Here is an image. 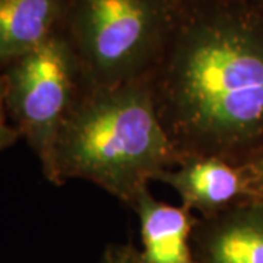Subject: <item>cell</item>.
Listing matches in <instances>:
<instances>
[{
	"label": "cell",
	"instance_id": "obj_1",
	"mask_svg": "<svg viewBox=\"0 0 263 263\" xmlns=\"http://www.w3.org/2000/svg\"><path fill=\"white\" fill-rule=\"evenodd\" d=\"M148 82L181 162L245 160L263 145V0L177 6Z\"/></svg>",
	"mask_w": 263,
	"mask_h": 263
},
{
	"label": "cell",
	"instance_id": "obj_6",
	"mask_svg": "<svg viewBox=\"0 0 263 263\" xmlns=\"http://www.w3.org/2000/svg\"><path fill=\"white\" fill-rule=\"evenodd\" d=\"M161 181L173 189L189 211L203 218L216 215L246 199V183L237 164L215 157L184 160L161 174Z\"/></svg>",
	"mask_w": 263,
	"mask_h": 263
},
{
	"label": "cell",
	"instance_id": "obj_3",
	"mask_svg": "<svg viewBox=\"0 0 263 263\" xmlns=\"http://www.w3.org/2000/svg\"><path fill=\"white\" fill-rule=\"evenodd\" d=\"M176 6L168 0H67L62 32L85 88L146 79L160 60Z\"/></svg>",
	"mask_w": 263,
	"mask_h": 263
},
{
	"label": "cell",
	"instance_id": "obj_11",
	"mask_svg": "<svg viewBox=\"0 0 263 263\" xmlns=\"http://www.w3.org/2000/svg\"><path fill=\"white\" fill-rule=\"evenodd\" d=\"M19 138L21 136L18 130L13 127L12 123H9V117L5 107V98H3L2 78H0V154L10 148L12 145H15Z\"/></svg>",
	"mask_w": 263,
	"mask_h": 263
},
{
	"label": "cell",
	"instance_id": "obj_10",
	"mask_svg": "<svg viewBox=\"0 0 263 263\" xmlns=\"http://www.w3.org/2000/svg\"><path fill=\"white\" fill-rule=\"evenodd\" d=\"M97 263H143L139 249L132 243H114L104 249Z\"/></svg>",
	"mask_w": 263,
	"mask_h": 263
},
{
	"label": "cell",
	"instance_id": "obj_8",
	"mask_svg": "<svg viewBox=\"0 0 263 263\" xmlns=\"http://www.w3.org/2000/svg\"><path fill=\"white\" fill-rule=\"evenodd\" d=\"M67 0H0V66L43 46L62 29Z\"/></svg>",
	"mask_w": 263,
	"mask_h": 263
},
{
	"label": "cell",
	"instance_id": "obj_9",
	"mask_svg": "<svg viewBox=\"0 0 263 263\" xmlns=\"http://www.w3.org/2000/svg\"><path fill=\"white\" fill-rule=\"evenodd\" d=\"M246 183V200L263 202V145L237 164Z\"/></svg>",
	"mask_w": 263,
	"mask_h": 263
},
{
	"label": "cell",
	"instance_id": "obj_5",
	"mask_svg": "<svg viewBox=\"0 0 263 263\" xmlns=\"http://www.w3.org/2000/svg\"><path fill=\"white\" fill-rule=\"evenodd\" d=\"M196 263H263V202L245 200L200 216L192 235Z\"/></svg>",
	"mask_w": 263,
	"mask_h": 263
},
{
	"label": "cell",
	"instance_id": "obj_12",
	"mask_svg": "<svg viewBox=\"0 0 263 263\" xmlns=\"http://www.w3.org/2000/svg\"><path fill=\"white\" fill-rule=\"evenodd\" d=\"M168 2H171V3H173V5H174L176 8H177V6L183 5V3H184V2H187V0H168Z\"/></svg>",
	"mask_w": 263,
	"mask_h": 263
},
{
	"label": "cell",
	"instance_id": "obj_4",
	"mask_svg": "<svg viewBox=\"0 0 263 263\" xmlns=\"http://www.w3.org/2000/svg\"><path fill=\"white\" fill-rule=\"evenodd\" d=\"M0 78L8 117L50 181L57 136L82 89L79 66L62 29L5 66Z\"/></svg>",
	"mask_w": 263,
	"mask_h": 263
},
{
	"label": "cell",
	"instance_id": "obj_2",
	"mask_svg": "<svg viewBox=\"0 0 263 263\" xmlns=\"http://www.w3.org/2000/svg\"><path fill=\"white\" fill-rule=\"evenodd\" d=\"M180 162L148 78L111 88L82 86L57 136L50 183L86 180L132 208L151 181Z\"/></svg>",
	"mask_w": 263,
	"mask_h": 263
},
{
	"label": "cell",
	"instance_id": "obj_7",
	"mask_svg": "<svg viewBox=\"0 0 263 263\" xmlns=\"http://www.w3.org/2000/svg\"><path fill=\"white\" fill-rule=\"evenodd\" d=\"M132 209L141 226L143 263H196L192 235L196 216L187 208L165 203L148 190L141 193Z\"/></svg>",
	"mask_w": 263,
	"mask_h": 263
}]
</instances>
